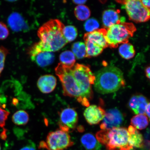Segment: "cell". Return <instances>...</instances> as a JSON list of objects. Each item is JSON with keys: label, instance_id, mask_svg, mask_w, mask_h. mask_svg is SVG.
Segmentation results:
<instances>
[{"label": "cell", "instance_id": "1", "mask_svg": "<svg viewBox=\"0 0 150 150\" xmlns=\"http://www.w3.org/2000/svg\"><path fill=\"white\" fill-rule=\"evenodd\" d=\"M64 27L60 21L54 19L49 21L39 28L38 35L43 52L58 51L68 43L63 36Z\"/></svg>", "mask_w": 150, "mask_h": 150}, {"label": "cell", "instance_id": "2", "mask_svg": "<svg viewBox=\"0 0 150 150\" xmlns=\"http://www.w3.org/2000/svg\"><path fill=\"white\" fill-rule=\"evenodd\" d=\"M95 90L106 94L115 92L125 86L122 72L117 67L109 66L101 69L95 76Z\"/></svg>", "mask_w": 150, "mask_h": 150}, {"label": "cell", "instance_id": "3", "mask_svg": "<svg viewBox=\"0 0 150 150\" xmlns=\"http://www.w3.org/2000/svg\"><path fill=\"white\" fill-rule=\"evenodd\" d=\"M97 140L105 146L108 150H130L133 149L129 144L127 129L117 127L99 131L96 134Z\"/></svg>", "mask_w": 150, "mask_h": 150}, {"label": "cell", "instance_id": "4", "mask_svg": "<svg viewBox=\"0 0 150 150\" xmlns=\"http://www.w3.org/2000/svg\"><path fill=\"white\" fill-rule=\"evenodd\" d=\"M72 74L81 92L82 101L84 106H89V100L93 95L92 85L94 84L95 76L88 66L76 64L72 67Z\"/></svg>", "mask_w": 150, "mask_h": 150}, {"label": "cell", "instance_id": "5", "mask_svg": "<svg viewBox=\"0 0 150 150\" xmlns=\"http://www.w3.org/2000/svg\"><path fill=\"white\" fill-rule=\"evenodd\" d=\"M136 31L134 24L123 22L112 25L106 30V39L108 47H117L119 45L128 43Z\"/></svg>", "mask_w": 150, "mask_h": 150}, {"label": "cell", "instance_id": "6", "mask_svg": "<svg viewBox=\"0 0 150 150\" xmlns=\"http://www.w3.org/2000/svg\"><path fill=\"white\" fill-rule=\"evenodd\" d=\"M72 68L59 63L55 69L56 74L61 82L64 95L76 98L78 102L81 104V92L72 74Z\"/></svg>", "mask_w": 150, "mask_h": 150}, {"label": "cell", "instance_id": "7", "mask_svg": "<svg viewBox=\"0 0 150 150\" xmlns=\"http://www.w3.org/2000/svg\"><path fill=\"white\" fill-rule=\"evenodd\" d=\"M74 144L68 132L57 130L49 133L46 142H40L39 148L49 150H65Z\"/></svg>", "mask_w": 150, "mask_h": 150}, {"label": "cell", "instance_id": "8", "mask_svg": "<svg viewBox=\"0 0 150 150\" xmlns=\"http://www.w3.org/2000/svg\"><path fill=\"white\" fill-rule=\"evenodd\" d=\"M124 6L130 20L136 23L146 22L149 20L150 9L146 8L138 0L117 1Z\"/></svg>", "mask_w": 150, "mask_h": 150}, {"label": "cell", "instance_id": "9", "mask_svg": "<svg viewBox=\"0 0 150 150\" xmlns=\"http://www.w3.org/2000/svg\"><path fill=\"white\" fill-rule=\"evenodd\" d=\"M59 125L60 130L69 132L74 129L78 122L77 113L74 108H67L61 110L59 113Z\"/></svg>", "mask_w": 150, "mask_h": 150}, {"label": "cell", "instance_id": "10", "mask_svg": "<svg viewBox=\"0 0 150 150\" xmlns=\"http://www.w3.org/2000/svg\"><path fill=\"white\" fill-rule=\"evenodd\" d=\"M123 114L117 108L108 110L106 112L100 127L102 130H110L119 127L123 122Z\"/></svg>", "mask_w": 150, "mask_h": 150}, {"label": "cell", "instance_id": "11", "mask_svg": "<svg viewBox=\"0 0 150 150\" xmlns=\"http://www.w3.org/2000/svg\"><path fill=\"white\" fill-rule=\"evenodd\" d=\"M106 29L105 28L96 30L84 34V42H88L93 45L103 49L108 47L106 39Z\"/></svg>", "mask_w": 150, "mask_h": 150}, {"label": "cell", "instance_id": "12", "mask_svg": "<svg viewBox=\"0 0 150 150\" xmlns=\"http://www.w3.org/2000/svg\"><path fill=\"white\" fill-rule=\"evenodd\" d=\"M106 112L100 106L92 105L84 110V116L90 125L97 124L104 118Z\"/></svg>", "mask_w": 150, "mask_h": 150}, {"label": "cell", "instance_id": "13", "mask_svg": "<svg viewBox=\"0 0 150 150\" xmlns=\"http://www.w3.org/2000/svg\"><path fill=\"white\" fill-rule=\"evenodd\" d=\"M149 103L147 98L142 95H134L131 97L129 105L134 114H144Z\"/></svg>", "mask_w": 150, "mask_h": 150}, {"label": "cell", "instance_id": "14", "mask_svg": "<svg viewBox=\"0 0 150 150\" xmlns=\"http://www.w3.org/2000/svg\"><path fill=\"white\" fill-rule=\"evenodd\" d=\"M120 12L119 10L114 9H108L103 12V22L105 28L108 29L115 24L125 22V18L120 17Z\"/></svg>", "mask_w": 150, "mask_h": 150}, {"label": "cell", "instance_id": "15", "mask_svg": "<svg viewBox=\"0 0 150 150\" xmlns=\"http://www.w3.org/2000/svg\"><path fill=\"white\" fill-rule=\"evenodd\" d=\"M57 80L51 75H44L41 76L37 82L38 88L42 93H48L52 92L55 88Z\"/></svg>", "mask_w": 150, "mask_h": 150}, {"label": "cell", "instance_id": "16", "mask_svg": "<svg viewBox=\"0 0 150 150\" xmlns=\"http://www.w3.org/2000/svg\"><path fill=\"white\" fill-rule=\"evenodd\" d=\"M7 22L13 31L18 32L28 29V25L24 19L18 13L14 12L8 18Z\"/></svg>", "mask_w": 150, "mask_h": 150}, {"label": "cell", "instance_id": "17", "mask_svg": "<svg viewBox=\"0 0 150 150\" xmlns=\"http://www.w3.org/2000/svg\"><path fill=\"white\" fill-rule=\"evenodd\" d=\"M127 130L129 134V144L131 147L133 148L143 147L144 145V138L142 134L132 125H130Z\"/></svg>", "mask_w": 150, "mask_h": 150}, {"label": "cell", "instance_id": "18", "mask_svg": "<svg viewBox=\"0 0 150 150\" xmlns=\"http://www.w3.org/2000/svg\"><path fill=\"white\" fill-rule=\"evenodd\" d=\"M32 60L35 62L41 67H45L52 64L55 59V55L52 52H44L31 57Z\"/></svg>", "mask_w": 150, "mask_h": 150}, {"label": "cell", "instance_id": "19", "mask_svg": "<svg viewBox=\"0 0 150 150\" xmlns=\"http://www.w3.org/2000/svg\"><path fill=\"white\" fill-rule=\"evenodd\" d=\"M81 141L84 147L87 150H101L100 144L95 137L90 133L83 135Z\"/></svg>", "mask_w": 150, "mask_h": 150}, {"label": "cell", "instance_id": "20", "mask_svg": "<svg viewBox=\"0 0 150 150\" xmlns=\"http://www.w3.org/2000/svg\"><path fill=\"white\" fill-rule=\"evenodd\" d=\"M131 123L136 129L143 130L149 125V119L144 114H138L131 119Z\"/></svg>", "mask_w": 150, "mask_h": 150}, {"label": "cell", "instance_id": "21", "mask_svg": "<svg viewBox=\"0 0 150 150\" xmlns=\"http://www.w3.org/2000/svg\"><path fill=\"white\" fill-rule=\"evenodd\" d=\"M119 50L120 55L125 59H132L135 54L134 46L129 42L122 44L120 46Z\"/></svg>", "mask_w": 150, "mask_h": 150}, {"label": "cell", "instance_id": "22", "mask_svg": "<svg viewBox=\"0 0 150 150\" xmlns=\"http://www.w3.org/2000/svg\"><path fill=\"white\" fill-rule=\"evenodd\" d=\"M59 60L62 64L72 68L75 65L76 57L72 52L67 50L61 54L59 56Z\"/></svg>", "mask_w": 150, "mask_h": 150}, {"label": "cell", "instance_id": "23", "mask_svg": "<svg viewBox=\"0 0 150 150\" xmlns=\"http://www.w3.org/2000/svg\"><path fill=\"white\" fill-rule=\"evenodd\" d=\"M29 117L27 112L23 110L16 112L13 115L12 120L15 125H25L29 121Z\"/></svg>", "mask_w": 150, "mask_h": 150}, {"label": "cell", "instance_id": "24", "mask_svg": "<svg viewBox=\"0 0 150 150\" xmlns=\"http://www.w3.org/2000/svg\"><path fill=\"white\" fill-rule=\"evenodd\" d=\"M75 16L78 20L81 21L87 20L91 16L90 9L84 5H79L74 9Z\"/></svg>", "mask_w": 150, "mask_h": 150}, {"label": "cell", "instance_id": "25", "mask_svg": "<svg viewBox=\"0 0 150 150\" xmlns=\"http://www.w3.org/2000/svg\"><path fill=\"white\" fill-rule=\"evenodd\" d=\"M72 49L73 53L78 59H82L86 57L87 51L85 44L82 42H77L72 45Z\"/></svg>", "mask_w": 150, "mask_h": 150}, {"label": "cell", "instance_id": "26", "mask_svg": "<svg viewBox=\"0 0 150 150\" xmlns=\"http://www.w3.org/2000/svg\"><path fill=\"white\" fill-rule=\"evenodd\" d=\"M64 37L67 42L74 41L78 35L77 30L72 25H68L64 27L63 30Z\"/></svg>", "mask_w": 150, "mask_h": 150}, {"label": "cell", "instance_id": "27", "mask_svg": "<svg viewBox=\"0 0 150 150\" xmlns=\"http://www.w3.org/2000/svg\"><path fill=\"white\" fill-rule=\"evenodd\" d=\"M98 22L94 18H90L87 20L84 24V29L88 33L97 30L99 27Z\"/></svg>", "mask_w": 150, "mask_h": 150}, {"label": "cell", "instance_id": "28", "mask_svg": "<svg viewBox=\"0 0 150 150\" xmlns=\"http://www.w3.org/2000/svg\"><path fill=\"white\" fill-rule=\"evenodd\" d=\"M8 53V50L6 48L0 47V75L4 68L6 58Z\"/></svg>", "mask_w": 150, "mask_h": 150}, {"label": "cell", "instance_id": "29", "mask_svg": "<svg viewBox=\"0 0 150 150\" xmlns=\"http://www.w3.org/2000/svg\"><path fill=\"white\" fill-rule=\"evenodd\" d=\"M9 114L10 113L9 112L3 109L0 107V127L4 128L6 121L8 118Z\"/></svg>", "mask_w": 150, "mask_h": 150}, {"label": "cell", "instance_id": "30", "mask_svg": "<svg viewBox=\"0 0 150 150\" xmlns=\"http://www.w3.org/2000/svg\"><path fill=\"white\" fill-rule=\"evenodd\" d=\"M9 34V31L6 25L3 22H0V40H4Z\"/></svg>", "mask_w": 150, "mask_h": 150}, {"label": "cell", "instance_id": "31", "mask_svg": "<svg viewBox=\"0 0 150 150\" xmlns=\"http://www.w3.org/2000/svg\"><path fill=\"white\" fill-rule=\"evenodd\" d=\"M142 5L146 8L150 9V1H145V0H142L140 1Z\"/></svg>", "mask_w": 150, "mask_h": 150}, {"label": "cell", "instance_id": "32", "mask_svg": "<svg viewBox=\"0 0 150 150\" xmlns=\"http://www.w3.org/2000/svg\"><path fill=\"white\" fill-rule=\"evenodd\" d=\"M20 150H36L35 148L33 145H29L26 146L25 147L22 148Z\"/></svg>", "mask_w": 150, "mask_h": 150}, {"label": "cell", "instance_id": "33", "mask_svg": "<svg viewBox=\"0 0 150 150\" xmlns=\"http://www.w3.org/2000/svg\"><path fill=\"white\" fill-rule=\"evenodd\" d=\"M87 1L86 0H81V1H73V2L76 4L82 5L85 4Z\"/></svg>", "mask_w": 150, "mask_h": 150}, {"label": "cell", "instance_id": "34", "mask_svg": "<svg viewBox=\"0 0 150 150\" xmlns=\"http://www.w3.org/2000/svg\"><path fill=\"white\" fill-rule=\"evenodd\" d=\"M150 103H149L148 105L147 108H146L145 113L146 114V116H147L148 117H149V119L150 118Z\"/></svg>", "mask_w": 150, "mask_h": 150}, {"label": "cell", "instance_id": "35", "mask_svg": "<svg viewBox=\"0 0 150 150\" xmlns=\"http://www.w3.org/2000/svg\"><path fill=\"white\" fill-rule=\"evenodd\" d=\"M150 69L149 66L146 67L145 69L146 74V76L149 79H150Z\"/></svg>", "mask_w": 150, "mask_h": 150}, {"label": "cell", "instance_id": "36", "mask_svg": "<svg viewBox=\"0 0 150 150\" xmlns=\"http://www.w3.org/2000/svg\"><path fill=\"white\" fill-rule=\"evenodd\" d=\"M126 150V149H122V150ZM130 150H134L133 149H131Z\"/></svg>", "mask_w": 150, "mask_h": 150}, {"label": "cell", "instance_id": "37", "mask_svg": "<svg viewBox=\"0 0 150 150\" xmlns=\"http://www.w3.org/2000/svg\"><path fill=\"white\" fill-rule=\"evenodd\" d=\"M1 150V145H0V150Z\"/></svg>", "mask_w": 150, "mask_h": 150}]
</instances>
